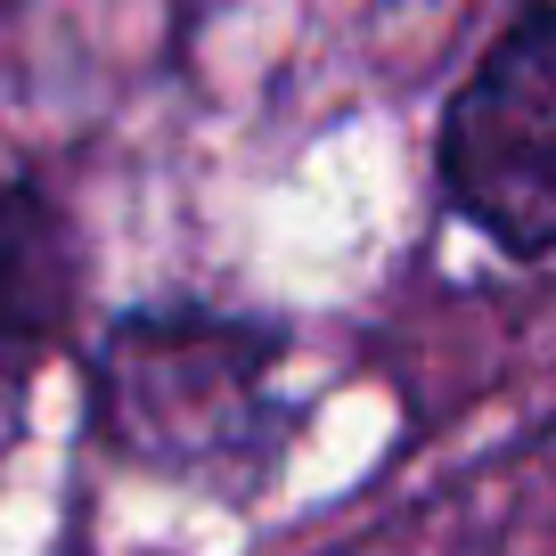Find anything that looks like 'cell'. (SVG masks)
<instances>
[{
  "mask_svg": "<svg viewBox=\"0 0 556 556\" xmlns=\"http://www.w3.org/2000/svg\"><path fill=\"white\" fill-rule=\"evenodd\" d=\"M270 368H278V328L197 312V303L131 312L106 328L99 368H90L99 434L123 458L164 475L262 467L287 434Z\"/></svg>",
  "mask_w": 556,
  "mask_h": 556,
  "instance_id": "6da1fadb",
  "label": "cell"
},
{
  "mask_svg": "<svg viewBox=\"0 0 556 556\" xmlns=\"http://www.w3.org/2000/svg\"><path fill=\"white\" fill-rule=\"evenodd\" d=\"M442 197L507 262L556 245V9L523 0L442 115Z\"/></svg>",
  "mask_w": 556,
  "mask_h": 556,
  "instance_id": "7a4b0ae2",
  "label": "cell"
},
{
  "mask_svg": "<svg viewBox=\"0 0 556 556\" xmlns=\"http://www.w3.org/2000/svg\"><path fill=\"white\" fill-rule=\"evenodd\" d=\"M74 303V245L41 189L0 173V442L17 434V393L58 344Z\"/></svg>",
  "mask_w": 556,
  "mask_h": 556,
  "instance_id": "3957f363",
  "label": "cell"
}]
</instances>
